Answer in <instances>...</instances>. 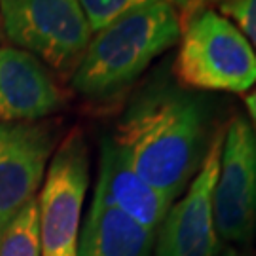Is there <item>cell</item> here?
<instances>
[{
    "instance_id": "6da1fadb",
    "label": "cell",
    "mask_w": 256,
    "mask_h": 256,
    "mask_svg": "<svg viewBox=\"0 0 256 256\" xmlns=\"http://www.w3.org/2000/svg\"><path fill=\"white\" fill-rule=\"evenodd\" d=\"M209 128L203 95L152 82L135 95L110 138L140 178L174 202L202 167L212 138Z\"/></svg>"
},
{
    "instance_id": "7a4b0ae2",
    "label": "cell",
    "mask_w": 256,
    "mask_h": 256,
    "mask_svg": "<svg viewBox=\"0 0 256 256\" xmlns=\"http://www.w3.org/2000/svg\"><path fill=\"white\" fill-rule=\"evenodd\" d=\"M180 40V14L167 2L137 8L93 32L72 72V88L88 99L116 97Z\"/></svg>"
},
{
    "instance_id": "3957f363",
    "label": "cell",
    "mask_w": 256,
    "mask_h": 256,
    "mask_svg": "<svg viewBox=\"0 0 256 256\" xmlns=\"http://www.w3.org/2000/svg\"><path fill=\"white\" fill-rule=\"evenodd\" d=\"M176 84L196 92L247 93L256 86V54L232 21L210 6L180 19Z\"/></svg>"
},
{
    "instance_id": "277c9868",
    "label": "cell",
    "mask_w": 256,
    "mask_h": 256,
    "mask_svg": "<svg viewBox=\"0 0 256 256\" xmlns=\"http://www.w3.org/2000/svg\"><path fill=\"white\" fill-rule=\"evenodd\" d=\"M2 32L59 72L78 66L93 30L80 0H0Z\"/></svg>"
},
{
    "instance_id": "5b68a950",
    "label": "cell",
    "mask_w": 256,
    "mask_h": 256,
    "mask_svg": "<svg viewBox=\"0 0 256 256\" xmlns=\"http://www.w3.org/2000/svg\"><path fill=\"white\" fill-rule=\"evenodd\" d=\"M38 202L40 256H78L80 218L90 188V148L72 129L48 164Z\"/></svg>"
},
{
    "instance_id": "8992f818",
    "label": "cell",
    "mask_w": 256,
    "mask_h": 256,
    "mask_svg": "<svg viewBox=\"0 0 256 256\" xmlns=\"http://www.w3.org/2000/svg\"><path fill=\"white\" fill-rule=\"evenodd\" d=\"M212 216L220 241L247 245L256 236V133L243 116L224 128Z\"/></svg>"
},
{
    "instance_id": "52a82bcc",
    "label": "cell",
    "mask_w": 256,
    "mask_h": 256,
    "mask_svg": "<svg viewBox=\"0 0 256 256\" xmlns=\"http://www.w3.org/2000/svg\"><path fill=\"white\" fill-rule=\"evenodd\" d=\"M224 129L212 133L198 174L180 202L171 205L154 241V256H214L220 238L212 216V192L218 176Z\"/></svg>"
},
{
    "instance_id": "ba28073f",
    "label": "cell",
    "mask_w": 256,
    "mask_h": 256,
    "mask_svg": "<svg viewBox=\"0 0 256 256\" xmlns=\"http://www.w3.org/2000/svg\"><path fill=\"white\" fill-rule=\"evenodd\" d=\"M59 140L50 122L0 124V232L34 200Z\"/></svg>"
},
{
    "instance_id": "9c48e42d",
    "label": "cell",
    "mask_w": 256,
    "mask_h": 256,
    "mask_svg": "<svg viewBox=\"0 0 256 256\" xmlns=\"http://www.w3.org/2000/svg\"><path fill=\"white\" fill-rule=\"evenodd\" d=\"M63 90L36 55L0 48V124H34L64 106Z\"/></svg>"
},
{
    "instance_id": "30bf717a",
    "label": "cell",
    "mask_w": 256,
    "mask_h": 256,
    "mask_svg": "<svg viewBox=\"0 0 256 256\" xmlns=\"http://www.w3.org/2000/svg\"><path fill=\"white\" fill-rule=\"evenodd\" d=\"M95 194L152 234L160 230L173 205L171 200L135 173L112 138H104L101 144Z\"/></svg>"
},
{
    "instance_id": "8fae6325",
    "label": "cell",
    "mask_w": 256,
    "mask_h": 256,
    "mask_svg": "<svg viewBox=\"0 0 256 256\" xmlns=\"http://www.w3.org/2000/svg\"><path fill=\"white\" fill-rule=\"evenodd\" d=\"M156 234L93 194L78 239V256H152Z\"/></svg>"
},
{
    "instance_id": "7c38bea8",
    "label": "cell",
    "mask_w": 256,
    "mask_h": 256,
    "mask_svg": "<svg viewBox=\"0 0 256 256\" xmlns=\"http://www.w3.org/2000/svg\"><path fill=\"white\" fill-rule=\"evenodd\" d=\"M0 256H40V226L36 198L0 232Z\"/></svg>"
},
{
    "instance_id": "4fadbf2b",
    "label": "cell",
    "mask_w": 256,
    "mask_h": 256,
    "mask_svg": "<svg viewBox=\"0 0 256 256\" xmlns=\"http://www.w3.org/2000/svg\"><path fill=\"white\" fill-rule=\"evenodd\" d=\"M158 2H167L173 8H176L180 14V19L192 14L194 10H198L200 6H205V0H80L84 14H86L93 32L104 28L114 19L122 18L128 12L144 8L150 4H158Z\"/></svg>"
},
{
    "instance_id": "5bb4252c",
    "label": "cell",
    "mask_w": 256,
    "mask_h": 256,
    "mask_svg": "<svg viewBox=\"0 0 256 256\" xmlns=\"http://www.w3.org/2000/svg\"><path fill=\"white\" fill-rule=\"evenodd\" d=\"M205 4L232 21L256 54V0H205Z\"/></svg>"
},
{
    "instance_id": "9a60e30c",
    "label": "cell",
    "mask_w": 256,
    "mask_h": 256,
    "mask_svg": "<svg viewBox=\"0 0 256 256\" xmlns=\"http://www.w3.org/2000/svg\"><path fill=\"white\" fill-rule=\"evenodd\" d=\"M214 256H245L238 247L234 245H228V243H220L218 250L214 252Z\"/></svg>"
},
{
    "instance_id": "2e32d148",
    "label": "cell",
    "mask_w": 256,
    "mask_h": 256,
    "mask_svg": "<svg viewBox=\"0 0 256 256\" xmlns=\"http://www.w3.org/2000/svg\"><path fill=\"white\" fill-rule=\"evenodd\" d=\"M245 104H247L248 114H250V118H252V122H254L256 126V88L245 97Z\"/></svg>"
},
{
    "instance_id": "e0dca14e",
    "label": "cell",
    "mask_w": 256,
    "mask_h": 256,
    "mask_svg": "<svg viewBox=\"0 0 256 256\" xmlns=\"http://www.w3.org/2000/svg\"><path fill=\"white\" fill-rule=\"evenodd\" d=\"M0 34H2V23H0Z\"/></svg>"
}]
</instances>
